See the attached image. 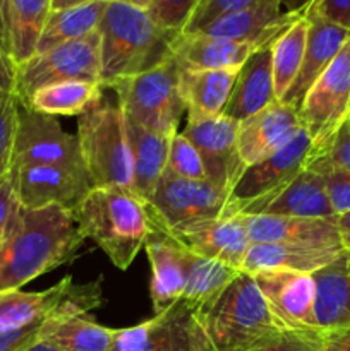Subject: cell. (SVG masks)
Segmentation results:
<instances>
[{"label":"cell","instance_id":"12","mask_svg":"<svg viewBox=\"0 0 350 351\" xmlns=\"http://www.w3.org/2000/svg\"><path fill=\"white\" fill-rule=\"evenodd\" d=\"M10 177L17 201L24 209L60 206L75 211L82 199L95 189L86 168L26 165L10 168Z\"/></svg>","mask_w":350,"mask_h":351},{"label":"cell","instance_id":"51","mask_svg":"<svg viewBox=\"0 0 350 351\" xmlns=\"http://www.w3.org/2000/svg\"><path fill=\"white\" fill-rule=\"evenodd\" d=\"M96 2V0H51V10H62L69 9V7L84 5V3Z\"/></svg>","mask_w":350,"mask_h":351},{"label":"cell","instance_id":"47","mask_svg":"<svg viewBox=\"0 0 350 351\" xmlns=\"http://www.w3.org/2000/svg\"><path fill=\"white\" fill-rule=\"evenodd\" d=\"M9 2L10 0H0V51L9 57ZM12 64V62H10Z\"/></svg>","mask_w":350,"mask_h":351},{"label":"cell","instance_id":"37","mask_svg":"<svg viewBox=\"0 0 350 351\" xmlns=\"http://www.w3.org/2000/svg\"><path fill=\"white\" fill-rule=\"evenodd\" d=\"M307 165L316 168L325 178L326 194L335 215L350 211V171L331 165L323 154H312Z\"/></svg>","mask_w":350,"mask_h":351},{"label":"cell","instance_id":"30","mask_svg":"<svg viewBox=\"0 0 350 351\" xmlns=\"http://www.w3.org/2000/svg\"><path fill=\"white\" fill-rule=\"evenodd\" d=\"M51 12V0H10L9 57L14 69L36 55L38 43Z\"/></svg>","mask_w":350,"mask_h":351},{"label":"cell","instance_id":"55","mask_svg":"<svg viewBox=\"0 0 350 351\" xmlns=\"http://www.w3.org/2000/svg\"><path fill=\"white\" fill-rule=\"evenodd\" d=\"M2 240H3V233H0V243H2Z\"/></svg>","mask_w":350,"mask_h":351},{"label":"cell","instance_id":"4","mask_svg":"<svg viewBox=\"0 0 350 351\" xmlns=\"http://www.w3.org/2000/svg\"><path fill=\"white\" fill-rule=\"evenodd\" d=\"M196 312L213 351H249L285 329L273 317L254 278L244 271Z\"/></svg>","mask_w":350,"mask_h":351},{"label":"cell","instance_id":"44","mask_svg":"<svg viewBox=\"0 0 350 351\" xmlns=\"http://www.w3.org/2000/svg\"><path fill=\"white\" fill-rule=\"evenodd\" d=\"M309 10L350 31V0H312Z\"/></svg>","mask_w":350,"mask_h":351},{"label":"cell","instance_id":"36","mask_svg":"<svg viewBox=\"0 0 350 351\" xmlns=\"http://www.w3.org/2000/svg\"><path fill=\"white\" fill-rule=\"evenodd\" d=\"M165 173L189 180H208L198 149L182 132L170 137Z\"/></svg>","mask_w":350,"mask_h":351},{"label":"cell","instance_id":"52","mask_svg":"<svg viewBox=\"0 0 350 351\" xmlns=\"http://www.w3.org/2000/svg\"><path fill=\"white\" fill-rule=\"evenodd\" d=\"M26 351H62V350L55 348V346H51V345H48V343L40 341V339H38V341L34 343L33 346H30Z\"/></svg>","mask_w":350,"mask_h":351},{"label":"cell","instance_id":"34","mask_svg":"<svg viewBox=\"0 0 350 351\" xmlns=\"http://www.w3.org/2000/svg\"><path fill=\"white\" fill-rule=\"evenodd\" d=\"M106 5H108V0H96V2L84 3V5L51 10L47 24H45L40 43H38L36 53L50 50L57 45L88 36L89 33L98 29Z\"/></svg>","mask_w":350,"mask_h":351},{"label":"cell","instance_id":"3","mask_svg":"<svg viewBox=\"0 0 350 351\" xmlns=\"http://www.w3.org/2000/svg\"><path fill=\"white\" fill-rule=\"evenodd\" d=\"M74 215L84 239H91L120 271L134 263L154 230L146 204L120 189H93Z\"/></svg>","mask_w":350,"mask_h":351},{"label":"cell","instance_id":"25","mask_svg":"<svg viewBox=\"0 0 350 351\" xmlns=\"http://www.w3.org/2000/svg\"><path fill=\"white\" fill-rule=\"evenodd\" d=\"M256 48L250 43L208 36L202 33H180L172 43L170 58L178 71L237 69Z\"/></svg>","mask_w":350,"mask_h":351},{"label":"cell","instance_id":"40","mask_svg":"<svg viewBox=\"0 0 350 351\" xmlns=\"http://www.w3.org/2000/svg\"><path fill=\"white\" fill-rule=\"evenodd\" d=\"M249 351H323L321 331L283 329Z\"/></svg>","mask_w":350,"mask_h":351},{"label":"cell","instance_id":"18","mask_svg":"<svg viewBox=\"0 0 350 351\" xmlns=\"http://www.w3.org/2000/svg\"><path fill=\"white\" fill-rule=\"evenodd\" d=\"M172 239L198 256L218 261L237 271H242L244 259L250 247L242 215L220 216L194 223L172 235Z\"/></svg>","mask_w":350,"mask_h":351},{"label":"cell","instance_id":"26","mask_svg":"<svg viewBox=\"0 0 350 351\" xmlns=\"http://www.w3.org/2000/svg\"><path fill=\"white\" fill-rule=\"evenodd\" d=\"M126 132L132 161V194L146 204L167 168L170 137L161 136L126 115Z\"/></svg>","mask_w":350,"mask_h":351},{"label":"cell","instance_id":"8","mask_svg":"<svg viewBox=\"0 0 350 351\" xmlns=\"http://www.w3.org/2000/svg\"><path fill=\"white\" fill-rule=\"evenodd\" d=\"M103 276L75 283L65 276L45 291H0V332L45 322L54 315L82 314L103 305Z\"/></svg>","mask_w":350,"mask_h":351},{"label":"cell","instance_id":"28","mask_svg":"<svg viewBox=\"0 0 350 351\" xmlns=\"http://www.w3.org/2000/svg\"><path fill=\"white\" fill-rule=\"evenodd\" d=\"M239 69L240 67L218 69V71H180L178 95L184 101L187 115H223Z\"/></svg>","mask_w":350,"mask_h":351},{"label":"cell","instance_id":"41","mask_svg":"<svg viewBox=\"0 0 350 351\" xmlns=\"http://www.w3.org/2000/svg\"><path fill=\"white\" fill-rule=\"evenodd\" d=\"M256 0H199L182 33H198V31H201L202 27H206L218 17L235 12V10L244 9V7H249Z\"/></svg>","mask_w":350,"mask_h":351},{"label":"cell","instance_id":"31","mask_svg":"<svg viewBox=\"0 0 350 351\" xmlns=\"http://www.w3.org/2000/svg\"><path fill=\"white\" fill-rule=\"evenodd\" d=\"M103 86L93 81H65L41 88L26 108L45 115L81 117L103 101Z\"/></svg>","mask_w":350,"mask_h":351},{"label":"cell","instance_id":"50","mask_svg":"<svg viewBox=\"0 0 350 351\" xmlns=\"http://www.w3.org/2000/svg\"><path fill=\"white\" fill-rule=\"evenodd\" d=\"M311 3L312 0H280L283 14H305Z\"/></svg>","mask_w":350,"mask_h":351},{"label":"cell","instance_id":"20","mask_svg":"<svg viewBox=\"0 0 350 351\" xmlns=\"http://www.w3.org/2000/svg\"><path fill=\"white\" fill-rule=\"evenodd\" d=\"M304 14H283L280 0H256L249 7L218 17L198 33L254 47L273 43L295 19Z\"/></svg>","mask_w":350,"mask_h":351},{"label":"cell","instance_id":"22","mask_svg":"<svg viewBox=\"0 0 350 351\" xmlns=\"http://www.w3.org/2000/svg\"><path fill=\"white\" fill-rule=\"evenodd\" d=\"M250 243H295V245L342 249L335 218H292V216H246ZM343 250V249H342Z\"/></svg>","mask_w":350,"mask_h":351},{"label":"cell","instance_id":"19","mask_svg":"<svg viewBox=\"0 0 350 351\" xmlns=\"http://www.w3.org/2000/svg\"><path fill=\"white\" fill-rule=\"evenodd\" d=\"M302 129L301 112L280 99L239 122L237 144L246 168L287 144Z\"/></svg>","mask_w":350,"mask_h":351},{"label":"cell","instance_id":"21","mask_svg":"<svg viewBox=\"0 0 350 351\" xmlns=\"http://www.w3.org/2000/svg\"><path fill=\"white\" fill-rule=\"evenodd\" d=\"M305 17L309 21V27L304 60H302L294 84L290 86L287 95L280 99V101L292 105L297 110H301L302 101H304L311 86L316 82V79L325 72V69L331 64L333 58L338 55L345 41L350 38L349 29L335 23H329L325 17L311 12L309 9L305 12Z\"/></svg>","mask_w":350,"mask_h":351},{"label":"cell","instance_id":"39","mask_svg":"<svg viewBox=\"0 0 350 351\" xmlns=\"http://www.w3.org/2000/svg\"><path fill=\"white\" fill-rule=\"evenodd\" d=\"M198 2L199 0H154L148 14L160 27L180 34Z\"/></svg>","mask_w":350,"mask_h":351},{"label":"cell","instance_id":"53","mask_svg":"<svg viewBox=\"0 0 350 351\" xmlns=\"http://www.w3.org/2000/svg\"><path fill=\"white\" fill-rule=\"evenodd\" d=\"M120 2H127L130 3V5H136V7H141V9H150L151 5H153L154 0H120Z\"/></svg>","mask_w":350,"mask_h":351},{"label":"cell","instance_id":"32","mask_svg":"<svg viewBox=\"0 0 350 351\" xmlns=\"http://www.w3.org/2000/svg\"><path fill=\"white\" fill-rule=\"evenodd\" d=\"M312 276L316 281V326L319 331L350 326V274L335 261Z\"/></svg>","mask_w":350,"mask_h":351},{"label":"cell","instance_id":"24","mask_svg":"<svg viewBox=\"0 0 350 351\" xmlns=\"http://www.w3.org/2000/svg\"><path fill=\"white\" fill-rule=\"evenodd\" d=\"M144 249L151 264V304L154 314H161L184 297V245L167 233L153 230Z\"/></svg>","mask_w":350,"mask_h":351},{"label":"cell","instance_id":"38","mask_svg":"<svg viewBox=\"0 0 350 351\" xmlns=\"http://www.w3.org/2000/svg\"><path fill=\"white\" fill-rule=\"evenodd\" d=\"M19 106L14 93H0V175H7L12 167Z\"/></svg>","mask_w":350,"mask_h":351},{"label":"cell","instance_id":"11","mask_svg":"<svg viewBox=\"0 0 350 351\" xmlns=\"http://www.w3.org/2000/svg\"><path fill=\"white\" fill-rule=\"evenodd\" d=\"M112 351H213L198 312L184 300L132 328L117 329Z\"/></svg>","mask_w":350,"mask_h":351},{"label":"cell","instance_id":"49","mask_svg":"<svg viewBox=\"0 0 350 351\" xmlns=\"http://www.w3.org/2000/svg\"><path fill=\"white\" fill-rule=\"evenodd\" d=\"M336 228H338L340 243H342L343 252L350 254V211L336 215Z\"/></svg>","mask_w":350,"mask_h":351},{"label":"cell","instance_id":"43","mask_svg":"<svg viewBox=\"0 0 350 351\" xmlns=\"http://www.w3.org/2000/svg\"><path fill=\"white\" fill-rule=\"evenodd\" d=\"M21 204L17 201L14 182L10 171L7 175H0V233L5 235L7 228L19 213Z\"/></svg>","mask_w":350,"mask_h":351},{"label":"cell","instance_id":"42","mask_svg":"<svg viewBox=\"0 0 350 351\" xmlns=\"http://www.w3.org/2000/svg\"><path fill=\"white\" fill-rule=\"evenodd\" d=\"M319 154L328 158L329 163L335 167L350 171V113L338 127L328 147Z\"/></svg>","mask_w":350,"mask_h":351},{"label":"cell","instance_id":"2","mask_svg":"<svg viewBox=\"0 0 350 351\" xmlns=\"http://www.w3.org/2000/svg\"><path fill=\"white\" fill-rule=\"evenodd\" d=\"M98 31L102 36L100 82L103 88L167 62L178 34L158 26L146 9L120 0H108Z\"/></svg>","mask_w":350,"mask_h":351},{"label":"cell","instance_id":"29","mask_svg":"<svg viewBox=\"0 0 350 351\" xmlns=\"http://www.w3.org/2000/svg\"><path fill=\"white\" fill-rule=\"evenodd\" d=\"M115 331L96 324L88 315L62 314L41 324L38 339L62 351H112Z\"/></svg>","mask_w":350,"mask_h":351},{"label":"cell","instance_id":"17","mask_svg":"<svg viewBox=\"0 0 350 351\" xmlns=\"http://www.w3.org/2000/svg\"><path fill=\"white\" fill-rule=\"evenodd\" d=\"M235 215L292 216V218H335L336 216L326 194L325 178L309 165L283 187L240 206Z\"/></svg>","mask_w":350,"mask_h":351},{"label":"cell","instance_id":"9","mask_svg":"<svg viewBox=\"0 0 350 351\" xmlns=\"http://www.w3.org/2000/svg\"><path fill=\"white\" fill-rule=\"evenodd\" d=\"M229 199V192L209 180H189L163 173L146 209L153 228L172 237L185 226L223 216Z\"/></svg>","mask_w":350,"mask_h":351},{"label":"cell","instance_id":"35","mask_svg":"<svg viewBox=\"0 0 350 351\" xmlns=\"http://www.w3.org/2000/svg\"><path fill=\"white\" fill-rule=\"evenodd\" d=\"M307 17L295 19L277 40L271 43V69L277 99H281L294 84L304 60L305 40H307Z\"/></svg>","mask_w":350,"mask_h":351},{"label":"cell","instance_id":"33","mask_svg":"<svg viewBox=\"0 0 350 351\" xmlns=\"http://www.w3.org/2000/svg\"><path fill=\"white\" fill-rule=\"evenodd\" d=\"M185 288L182 300L199 311L208 302L218 297L226 285L240 273L226 264L198 256L184 247Z\"/></svg>","mask_w":350,"mask_h":351},{"label":"cell","instance_id":"1","mask_svg":"<svg viewBox=\"0 0 350 351\" xmlns=\"http://www.w3.org/2000/svg\"><path fill=\"white\" fill-rule=\"evenodd\" d=\"M84 240L74 211L60 206L21 208L0 243V291L21 290L71 263Z\"/></svg>","mask_w":350,"mask_h":351},{"label":"cell","instance_id":"46","mask_svg":"<svg viewBox=\"0 0 350 351\" xmlns=\"http://www.w3.org/2000/svg\"><path fill=\"white\" fill-rule=\"evenodd\" d=\"M323 351H350V326L321 331Z\"/></svg>","mask_w":350,"mask_h":351},{"label":"cell","instance_id":"16","mask_svg":"<svg viewBox=\"0 0 350 351\" xmlns=\"http://www.w3.org/2000/svg\"><path fill=\"white\" fill-rule=\"evenodd\" d=\"M273 317L285 329L319 331L316 326V281L309 273L259 271L250 274Z\"/></svg>","mask_w":350,"mask_h":351},{"label":"cell","instance_id":"5","mask_svg":"<svg viewBox=\"0 0 350 351\" xmlns=\"http://www.w3.org/2000/svg\"><path fill=\"white\" fill-rule=\"evenodd\" d=\"M75 137L93 187L132 192L126 113L119 103L103 99L98 106L79 117Z\"/></svg>","mask_w":350,"mask_h":351},{"label":"cell","instance_id":"27","mask_svg":"<svg viewBox=\"0 0 350 351\" xmlns=\"http://www.w3.org/2000/svg\"><path fill=\"white\" fill-rule=\"evenodd\" d=\"M342 249L295 245V243H250L244 259V273L259 271H295L314 274L335 263Z\"/></svg>","mask_w":350,"mask_h":351},{"label":"cell","instance_id":"45","mask_svg":"<svg viewBox=\"0 0 350 351\" xmlns=\"http://www.w3.org/2000/svg\"><path fill=\"white\" fill-rule=\"evenodd\" d=\"M43 322L0 332V351H26L40 338V328Z\"/></svg>","mask_w":350,"mask_h":351},{"label":"cell","instance_id":"48","mask_svg":"<svg viewBox=\"0 0 350 351\" xmlns=\"http://www.w3.org/2000/svg\"><path fill=\"white\" fill-rule=\"evenodd\" d=\"M14 75L16 69L9 58L0 51V93H14Z\"/></svg>","mask_w":350,"mask_h":351},{"label":"cell","instance_id":"7","mask_svg":"<svg viewBox=\"0 0 350 351\" xmlns=\"http://www.w3.org/2000/svg\"><path fill=\"white\" fill-rule=\"evenodd\" d=\"M102 36L93 31L88 36L67 41L36 53L16 69L14 95L23 106L41 88L65 81L100 82ZM102 84V82H100Z\"/></svg>","mask_w":350,"mask_h":351},{"label":"cell","instance_id":"10","mask_svg":"<svg viewBox=\"0 0 350 351\" xmlns=\"http://www.w3.org/2000/svg\"><path fill=\"white\" fill-rule=\"evenodd\" d=\"M299 112L312 139V154L323 153L350 113V38L311 86Z\"/></svg>","mask_w":350,"mask_h":351},{"label":"cell","instance_id":"14","mask_svg":"<svg viewBox=\"0 0 350 351\" xmlns=\"http://www.w3.org/2000/svg\"><path fill=\"white\" fill-rule=\"evenodd\" d=\"M26 165L86 168L78 137L65 132L57 117L45 115L21 105L10 168Z\"/></svg>","mask_w":350,"mask_h":351},{"label":"cell","instance_id":"23","mask_svg":"<svg viewBox=\"0 0 350 351\" xmlns=\"http://www.w3.org/2000/svg\"><path fill=\"white\" fill-rule=\"evenodd\" d=\"M277 101L271 69V43L257 47L240 65L223 115L242 122Z\"/></svg>","mask_w":350,"mask_h":351},{"label":"cell","instance_id":"6","mask_svg":"<svg viewBox=\"0 0 350 351\" xmlns=\"http://www.w3.org/2000/svg\"><path fill=\"white\" fill-rule=\"evenodd\" d=\"M178 67L168 58L150 71L119 79L110 88L126 115L153 132L172 137L185 110L178 95Z\"/></svg>","mask_w":350,"mask_h":351},{"label":"cell","instance_id":"15","mask_svg":"<svg viewBox=\"0 0 350 351\" xmlns=\"http://www.w3.org/2000/svg\"><path fill=\"white\" fill-rule=\"evenodd\" d=\"M239 122L225 115H187L184 136L202 160L206 178L230 194L246 170L237 144Z\"/></svg>","mask_w":350,"mask_h":351},{"label":"cell","instance_id":"13","mask_svg":"<svg viewBox=\"0 0 350 351\" xmlns=\"http://www.w3.org/2000/svg\"><path fill=\"white\" fill-rule=\"evenodd\" d=\"M311 156L312 139L304 127L287 144L244 170L230 192L229 206L223 216L235 215L240 206L264 197L294 180L307 167Z\"/></svg>","mask_w":350,"mask_h":351},{"label":"cell","instance_id":"54","mask_svg":"<svg viewBox=\"0 0 350 351\" xmlns=\"http://www.w3.org/2000/svg\"><path fill=\"white\" fill-rule=\"evenodd\" d=\"M336 261H338L340 266H342L343 269H345L347 273L350 274V254H349V252H342V254H340V257H338V259H336Z\"/></svg>","mask_w":350,"mask_h":351}]
</instances>
